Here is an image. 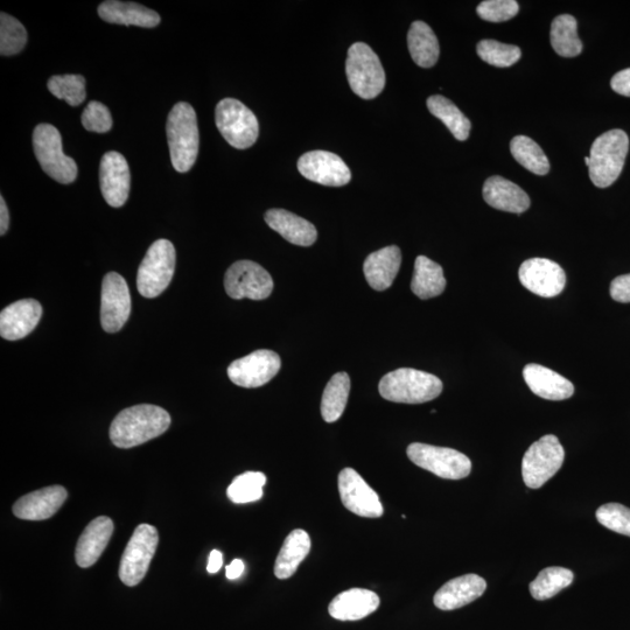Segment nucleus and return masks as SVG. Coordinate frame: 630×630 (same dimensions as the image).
Listing matches in <instances>:
<instances>
[{
  "label": "nucleus",
  "mask_w": 630,
  "mask_h": 630,
  "mask_svg": "<svg viewBox=\"0 0 630 630\" xmlns=\"http://www.w3.org/2000/svg\"><path fill=\"white\" fill-rule=\"evenodd\" d=\"M282 367V361L272 350L261 349L230 364V381L242 388H259L269 383Z\"/></svg>",
  "instance_id": "13"
},
{
  "label": "nucleus",
  "mask_w": 630,
  "mask_h": 630,
  "mask_svg": "<svg viewBox=\"0 0 630 630\" xmlns=\"http://www.w3.org/2000/svg\"><path fill=\"white\" fill-rule=\"evenodd\" d=\"M427 108L447 126L455 139L461 142L468 139L472 124L452 101L444 96L434 95L427 98Z\"/></svg>",
  "instance_id": "33"
},
{
  "label": "nucleus",
  "mask_w": 630,
  "mask_h": 630,
  "mask_svg": "<svg viewBox=\"0 0 630 630\" xmlns=\"http://www.w3.org/2000/svg\"><path fill=\"white\" fill-rule=\"evenodd\" d=\"M350 392V378L347 373L335 374L329 380L322 395L321 415L327 423L339 420L345 412Z\"/></svg>",
  "instance_id": "34"
},
{
  "label": "nucleus",
  "mask_w": 630,
  "mask_h": 630,
  "mask_svg": "<svg viewBox=\"0 0 630 630\" xmlns=\"http://www.w3.org/2000/svg\"><path fill=\"white\" fill-rule=\"evenodd\" d=\"M266 476L259 472H247L238 475L228 487L230 501L237 504L256 502L262 499Z\"/></svg>",
  "instance_id": "37"
},
{
  "label": "nucleus",
  "mask_w": 630,
  "mask_h": 630,
  "mask_svg": "<svg viewBox=\"0 0 630 630\" xmlns=\"http://www.w3.org/2000/svg\"><path fill=\"white\" fill-rule=\"evenodd\" d=\"M446 279L443 268L425 256H418L415 272L411 282V290L420 299H431L445 291Z\"/></svg>",
  "instance_id": "31"
},
{
  "label": "nucleus",
  "mask_w": 630,
  "mask_h": 630,
  "mask_svg": "<svg viewBox=\"0 0 630 630\" xmlns=\"http://www.w3.org/2000/svg\"><path fill=\"white\" fill-rule=\"evenodd\" d=\"M565 451L553 434H548L532 444L522 461L525 485L538 489L545 485L563 466Z\"/></svg>",
  "instance_id": "9"
},
{
  "label": "nucleus",
  "mask_w": 630,
  "mask_h": 630,
  "mask_svg": "<svg viewBox=\"0 0 630 630\" xmlns=\"http://www.w3.org/2000/svg\"><path fill=\"white\" fill-rule=\"evenodd\" d=\"M245 566L241 559H235L233 563L227 566L226 574L230 580L240 578L244 572Z\"/></svg>",
  "instance_id": "48"
},
{
  "label": "nucleus",
  "mask_w": 630,
  "mask_h": 630,
  "mask_svg": "<svg viewBox=\"0 0 630 630\" xmlns=\"http://www.w3.org/2000/svg\"><path fill=\"white\" fill-rule=\"evenodd\" d=\"M629 150L627 133L620 129L605 132L594 140L590 152V178L599 188L614 184L625 166Z\"/></svg>",
  "instance_id": "4"
},
{
  "label": "nucleus",
  "mask_w": 630,
  "mask_h": 630,
  "mask_svg": "<svg viewBox=\"0 0 630 630\" xmlns=\"http://www.w3.org/2000/svg\"><path fill=\"white\" fill-rule=\"evenodd\" d=\"M346 74L350 88L363 100H373L385 87V73L377 54L364 42L349 48Z\"/></svg>",
  "instance_id": "5"
},
{
  "label": "nucleus",
  "mask_w": 630,
  "mask_h": 630,
  "mask_svg": "<svg viewBox=\"0 0 630 630\" xmlns=\"http://www.w3.org/2000/svg\"><path fill=\"white\" fill-rule=\"evenodd\" d=\"M298 170L308 180L317 184L341 187L352 180V172L339 156L327 151H311L298 160Z\"/></svg>",
  "instance_id": "17"
},
{
  "label": "nucleus",
  "mask_w": 630,
  "mask_h": 630,
  "mask_svg": "<svg viewBox=\"0 0 630 630\" xmlns=\"http://www.w3.org/2000/svg\"><path fill=\"white\" fill-rule=\"evenodd\" d=\"M131 175L123 154L111 151L104 154L100 165V185L103 198L111 207L125 205L129 198Z\"/></svg>",
  "instance_id": "18"
},
{
  "label": "nucleus",
  "mask_w": 630,
  "mask_h": 630,
  "mask_svg": "<svg viewBox=\"0 0 630 630\" xmlns=\"http://www.w3.org/2000/svg\"><path fill=\"white\" fill-rule=\"evenodd\" d=\"M67 490L61 486H52L37 490L19 499L13 506V513L20 520L44 521L51 518L66 502Z\"/></svg>",
  "instance_id": "20"
},
{
  "label": "nucleus",
  "mask_w": 630,
  "mask_h": 630,
  "mask_svg": "<svg viewBox=\"0 0 630 630\" xmlns=\"http://www.w3.org/2000/svg\"><path fill=\"white\" fill-rule=\"evenodd\" d=\"M480 58L488 65L499 68H507L515 65L521 59L520 47L502 44L496 40H482L476 47Z\"/></svg>",
  "instance_id": "39"
},
{
  "label": "nucleus",
  "mask_w": 630,
  "mask_h": 630,
  "mask_svg": "<svg viewBox=\"0 0 630 630\" xmlns=\"http://www.w3.org/2000/svg\"><path fill=\"white\" fill-rule=\"evenodd\" d=\"M215 122L223 138L235 149H249L257 142L259 133L257 117L235 98H224L217 104Z\"/></svg>",
  "instance_id": "8"
},
{
  "label": "nucleus",
  "mask_w": 630,
  "mask_h": 630,
  "mask_svg": "<svg viewBox=\"0 0 630 630\" xmlns=\"http://www.w3.org/2000/svg\"><path fill=\"white\" fill-rule=\"evenodd\" d=\"M265 222L286 241L299 247H311L317 241L318 233L313 224L285 209L268 210Z\"/></svg>",
  "instance_id": "27"
},
{
  "label": "nucleus",
  "mask_w": 630,
  "mask_h": 630,
  "mask_svg": "<svg viewBox=\"0 0 630 630\" xmlns=\"http://www.w3.org/2000/svg\"><path fill=\"white\" fill-rule=\"evenodd\" d=\"M224 287L230 298L263 300L271 296L273 280L261 265L252 261H238L228 269Z\"/></svg>",
  "instance_id": "12"
},
{
  "label": "nucleus",
  "mask_w": 630,
  "mask_h": 630,
  "mask_svg": "<svg viewBox=\"0 0 630 630\" xmlns=\"http://www.w3.org/2000/svg\"><path fill=\"white\" fill-rule=\"evenodd\" d=\"M378 390L389 402L422 404L433 401L443 392V382L425 371L401 368L385 375Z\"/></svg>",
  "instance_id": "3"
},
{
  "label": "nucleus",
  "mask_w": 630,
  "mask_h": 630,
  "mask_svg": "<svg viewBox=\"0 0 630 630\" xmlns=\"http://www.w3.org/2000/svg\"><path fill=\"white\" fill-rule=\"evenodd\" d=\"M406 453L413 464L439 478L461 480L472 471V461L464 453L452 448L413 443Z\"/></svg>",
  "instance_id": "11"
},
{
  "label": "nucleus",
  "mask_w": 630,
  "mask_h": 630,
  "mask_svg": "<svg viewBox=\"0 0 630 630\" xmlns=\"http://www.w3.org/2000/svg\"><path fill=\"white\" fill-rule=\"evenodd\" d=\"M339 492L343 506L357 516L378 518L383 506L377 493L353 468H345L339 475Z\"/></svg>",
  "instance_id": "15"
},
{
  "label": "nucleus",
  "mask_w": 630,
  "mask_h": 630,
  "mask_svg": "<svg viewBox=\"0 0 630 630\" xmlns=\"http://www.w3.org/2000/svg\"><path fill=\"white\" fill-rule=\"evenodd\" d=\"M48 90L59 100L77 107L86 100V79L82 75H56L48 81Z\"/></svg>",
  "instance_id": "38"
},
{
  "label": "nucleus",
  "mask_w": 630,
  "mask_h": 630,
  "mask_svg": "<svg viewBox=\"0 0 630 630\" xmlns=\"http://www.w3.org/2000/svg\"><path fill=\"white\" fill-rule=\"evenodd\" d=\"M510 151L518 164L537 175L550 171V161L535 140L527 136H516L510 143Z\"/></svg>",
  "instance_id": "36"
},
{
  "label": "nucleus",
  "mask_w": 630,
  "mask_h": 630,
  "mask_svg": "<svg viewBox=\"0 0 630 630\" xmlns=\"http://www.w3.org/2000/svg\"><path fill=\"white\" fill-rule=\"evenodd\" d=\"M310 551V535L305 530H293L286 537L276 559L275 576L282 580L291 578Z\"/></svg>",
  "instance_id": "29"
},
{
  "label": "nucleus",
  "mask_w": 630,
  "mask_h": 630,
  "mask_svg": "<svg viewBox=\"0 0 630 630\" xmlns=\"http://www.w3.org/2000/svg\"><path fill=\"white\" fill-rule=\"evenodd\" d=\"M381 600L378 595L363 588L342 592L329 604L328 612L339 621H359L377 611Z\"/></svg>",
  "instance_id": "23"
},
{
  "label": "nucleus",
  "mask_w": 630,
  "mask_h": 630,
  "mask_svg": "<svg viewBox=\"0 0 630 630\" xmlns=\"http://www.w3.org/2000/svg\"><path fill=\"white\" fill-rule=\"evenodd\" d=\"M33 149L42 170L60 184H72L77 178V165L63 153L62 138L51 124H39L33 132Z\"/></svg>",
  "instance_id": "6"
},
{
  "label": "nucleus",
  "mask_w": 630,
  "mask_h": 630,
  "mask_svg": "<svg viewBox=\"0 0 630 630\" xmlns=\"http://www.w3.org/2000/svg\"><path fill=\"white\" fill-rule=\"evenodd\" d=\"M520 282L539 297L552 298L562 293L566 275L562 266L546 258H531L518 271Z\"/></svg>",
  "instance_id": "16"
},
{
  "label": "nucleus",
  "mask_w": 630,
  "mask_h": 630,
  "mask_svg": "<svg viewBox=\"0 0 630 630\" xmlns=\"http://www.w3.org/2000/svg\"><path fill=\"white\" fill-rule=\"evenodd\" d=\"M171 425V416L157 405L140 404L119 412L110 426L112 444L132 448L161 436Z\"/></svg>",
  "instance_id": "1"
},
{
  "label": "nucleus",
  "mask_w": 630,
  "mask_h": 630,
  "mask_svg": "<svg viewBox=\"0 0 630 630\" xmlns=\"http://www.w3.org/2000/svg\"><path fill=\"white\" fill-rule=\"evenodd\" d=\"M550 38L552 48L563 58H574L583 52L577 19L570 14H562L552 21Z\"/></svg>",
  "instance_id": "32"
},
{
  "label": "nucleus",
  "mask_w": 630,
  "mask_h": 630,
  "mask_svg": "<svg viewBox=\"0 0 630 630\" xmlns=\"http://www.w3.org/2000/svg\"><path fill=\"white\" fill-rule=\"evenodd\" d=\"M98 14L110 24L145 28L157 27L160 24V16L156 11L137 3L119 0L103 2L98 6Z\"/></svg>",
  "instance_id": "28"
},
{
  "label": "nucleus",
  "mask_w": 630,
  "mask_h": 630,
  "mask_svg": "<svg viewBox=\"0 0 630 630\" xmlns=\"http://www.w3.org/2000/svg\"><path fill=\"white\" fill-rule=\"evenodd\" d=\"M609 292H611L612 298L618 303H630V273L616 277L611 284Z\"/></svg>",
  "instance_id": "44"
},
{
  "label": "nucleus",
  "mask_w": 630,
  "mask_h": 630,
  "mask_svg": "<svg viewBox=\"0 0 630 630\" xmlns=\"http://www.w3.org/2000/svg\"><path fill=\"white\" fill-rule=\"evenodd\" d=\"M10 226V214L9 209H7L5 200L2 196L0 198V235H5L7 229Z\"/></svg>",
  "instance_id": "46"
},
{
  "label": "nucleus",
  "mask_w": 630,
  "mask_h": 630,
  "mask_svg": "<svg viewBox=\"0 0 630 630\" xmlns=\"http://www.w3.org/2000/svg\"><path fill=\"white\" fill-rule=\"evenodd\" d=\"M114 532V522L107 516H101L91 521L76 545L75 559L82 569L93 566L107 548Z\"/></svg>",
  "instance_id": "22"
},
{
  "label": "nucleus",
  "mask_w": 630,
  "mask_h": 630,
  "mask_svg": "<svg viewBox=\"0 0 630 630\" xmlns=\"http://www.w3.org/2000/svg\"><path fill=\"white\" fill-rule=\"evenodd\" d=\"M611 87L622 96L630 97V68L623 69L613 76Z\"/></svg>",
  "instance_id": "45"
},
{
  "label": "nucleus",
  "mask_w": 630,
  "mask_h": 630,
  "mask_svg": "<svg viewBox=\"0 0 630 630\" xmlns=\"http://www.w3.org/2000/svg\"><path fill=\"white\" fill-rule=\"evenodd\" d=\"M483 199L490 207L514 214L527 212L531 205L528 194L520 186L502 177L487 179Z\"/></svg>",
  "instance_id": "26"
},
{
  "label": "nucleus",
  "mask_w": 630,
  "mask_h": 630,
  "mask_svg": "<svg viewBox=\"0 0 630 630\" xmlns=\"http://www.w3.org/2000/svg\"><path fill=\"white\" fill-rule=\"evenodd\" d=\"M159 542L156 528L150 524H140L133 531V535L126 545L121 565H119V578L126 586H137L142 581L151 565Z\"/></svg>",
  "instance_id": "10"
},
{
  "label": "nucleus",
  "mask_w": 630,
  "mask_h": 630,
  "mask_svg": "<svg viewBox=\"0 0 630 630\" xmlns=\"http://www.w3.org/2000/svg\"><path fill=\"white\" fill-rule=\"evenodd\" d=\"M523 377L535 395L549 401H564L574 394L573 384L567 378L541 364L531 363L525 366Z\"/></svg>",
  "instance_id": "24"
},
{
  "label": "nucleus",
  "mask_w": 630,
  "mask_h": 630,
  "mask_svg": "<svg viewBox=\"0 0 630 630\" xmlns=\"http://www.w3.org/2000/svg\"><path fill=\"white\" fill-rule=\"evenodd\" d=\"M408 46L413 61L422 68L436 65L439 54V42L432 28L424 21H415L408 33Z\"/></svg>",
  "instance_id": "30"
},
{
  "label": "nucleus",
  "mask_w": 630,
  "mask_h": 630,
  "mask_svg": "<svg viewBox=\"0 0 630 630\" xmlns=\"http://www.w3.org/2000/svg\"><path fill=\"white\" fill-rule=\"evenodd\" d=\"M175 270V248L158 240L147 250L137 273V289L145 298H156L170 285Z\"/></svg>",
  "instance_id": "7"
},
{
  "label": "nucleus",
  "mask_w": 630,
  "mask_h": 630,
  "mask_svg": "<svg viewBox=\"0 0 630 630\" xmlns=\"http://www.w3.org/2000/svg\"><path fill=\"white\" fill-rule=\"evenodd\" d=\"M82 124L84 129L90 132L105 133L112 128V117L110 111L104 104L91 101L82 114Z\"/></svg>",
  "instance_id": "43"
},
{
  "label": "nucleus",
  "mask_w": 630,
  "mask_h": 630,
  "mask_svg": "<svg viewBox=\"0 0 630 630\" xmlns=\"http://www.w3.org/2000/svg\"><path fill=\"white\" fill-rule=\"evenodd\" d=\"M402 264V252L396 245L370 254L363 264L364 276L376 291H384L394 283Z\"/></svg>",
  "instance_id": "25"
},
{
  "label": "nucleus",
  "mask_w": 630,
  "mask_h": 630,
  "mask_svg": "<svg viewBox=\"0 0 630 630\" xmlns=\"http://www.w3.org/2000/svg\"><path fill=\"white\" fill-rule=\"evenodd\" d=\"M27 42L26 28L10 14L0 16V54L16 55L23 51Z\"/></svg>",
  "instance_id": "40"
},
{
  "label": "nucleus",
  "mask_w": 630,
  "mask_h": 630,
  "mask_svg": "<svg viewBox=\"0 0 630 630\" xmlns=\"http://www.w3.org/2000/svg\"><path fill=\"white\" fill-rule=\"evenodd\" d=\"M585 163L587 167L590 166V163H591L590 157L585 158Z\"/></svg>",
  "instance_id": "49"
},
{
  "label": "nucleus",
  "mask_w": 630,
  "mask_h": 630,
  "mask_svg": "<svg viewBox=\"0 0 630 630\" xmlns=\"http://www.w3.org/2000/svg\"><path fill=\"white\" fill-rule=\"evenodd\" d=\"M520 6L515 0H486L480 3L476 12L489 23H503L516 17Z\"/></svg>",
  "instance_id": "42"
},
{
  "label": "nucleus",
  "mask_w": 630,
  "mask_h": 630,
  "mask_svg": "<svg viewBox=\"0 0 630 630\" xmlns=\"http://www.w3.org/2000/svg\"><path fill=\"white\" fill-rule=\"evenodd\" d=\"M131 296L125 279L116 272L104 277L101 293V324L105 332L117 333L129 320Z\"/></svg>",
  "instance_id": "14"
},
{
  "label": "nucleus",
  "mask_w": 630,
  "mask_h": 630,
  "mask_svg": "<svg viewBox=\"0 0 630 630\" xmlns=\"http://www.w3.org/2000/svg\"><path fill=\"white\" fill-rule=\"evenodd\" d=\"M487 588L486 580L476 574L454 578L434 595V605L441 611H454L479 599Z\"/></svg>",
  "instance_id": "21"
},
{
  "label": "nucleus",
  "mask_w": 630,
  "mask_h": 630,
  "mask_svg": "<svg viewBox=\"0 0 630 630\" xmlns=\"http://www.w3.org/2000/svg\"><path fill=\"white\" fill-rule=\"evenodd\" d=\"M42 315L39 301L23 299L4 308L0 313V335L9 341L24 339L38 326Z\"/></svg>",
  "instance_id": "19"
},
{
  "label": "nucleus",
  "mask_w": 630,
  "mask_h": 630,
  "mask_svg": "<svg viewBox=\"0 0 630 630\" xmlns=\"http://www.w3.org/2000/svg\"><path fill=\"white\" fill-rule=\"evenodd\" d=\"M222 564V553L219 550H213L209 556L207 571L212 574L217 573L221 570Z\"/></svg>",
  "instance_id": "47"
},
{
  "label": "nucleus",
  "mask_w": 630,
  "mask_h": 630,
  "mask_svg": "<svg viewBox=\"0 0 630 630\" xmlns=\"http://www.w3.org/2000/svg\"><path fill=\"white\" fill-rule=\"evenodd\" d=\"M597 520L609 530L630 537V509L620 503H607L601 506L597 513Z\"/></svg>",
  "instance_id": "41"
},
{
  "label": "nucleus",
  "mask_w": 630,
  "mask_h": 630,
  "mask_svg": "<svg viewBox=\"0 0 630 630\" xmlns=\"http://www.w3.org/2000/svg\"><path fill=\"white\" fill-rule=\"evenodd\" d=\"M167 142L175 170L186 173L194 166L199 154L198 118L191 104H175L166 124Z\"/></svg>",
  "instance_id": "2"
},
{
  "label": "nucleus",
  "mask_w": 630,
  "mask_h": 630,
  "mask_svg": "<svg viewBox=\"0 0 630 630\" xmlns=\"http://www.w3.org/2000/svg\"><path fill=\"white\" fill-rule=\"evenodd\" d=\"M574 574L565 567H546L529 586L532 597L543 601L555 597L573 583Z\"/></svg>",
  "instance_id": "35"
}]
</instances>
